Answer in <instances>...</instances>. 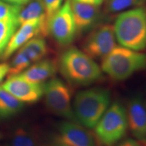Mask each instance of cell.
I'll list each match as a JSON object with an SVG mask.
<instances>
[{"label":"cell","mask_w":146,"mask_h":146,"mask_svg":"<svg viewBox=\"0 0 146 146\" xmlns=\"http://www.w3.org/2000/svg\"><path fill=\"white\" fill-rule=\"evenodd\" d=\"M58 68L71 85L86 87L102 78V70L94 60L76 47H71L60 56Z\"/></svg>","instance_id":"obj_1"},{"label":"cell","mask_w":146,"mask_h":146,"mask_svg":"<svg viewBox=\"0 0 146 146\" xmlns=\"http://www.w3.org/2000/svg\"><path fill=\"white\" fill-rule=\"evenodd\" d=\"M116 39L121 46L135 51L146 48V8L136 7L120 13L115 21Z\"/></svg>","instance_id":"obj_2"},{"label":"cell","mask_w":146,"mask_h":146,"mask_svg":"<svg viewBox=\"0 0 146 146\" xmlns=\"http://www.w3.org/2000/svg\"><path fill=\"white\" fill-rule=\"evenodd\" d=\"M110 103V93L106 89L94 87L78 91L72 104L76 121L87 129H94Z\"/></svg>","instance_id":"obj_3"},{"label":"cell","mask_w":146,"mask_h":146,"mask_svg":"<svg viewBox=\"0 0 146 146\" xmlns=\"http://www.w3.org/2000/svg\"><path fill=\"white\" fill-rule=\"evenodd\" d=\"M146 68V54L115 46L102 59L101 69L114 81H124L138 71Z\"/></svg>","instance_id":"obj_4"},{"label":"cell","mask_w":146,"mask_h":146,"mask_svg":"<svg viewBox=\"0 0 146 146\" xmlns=\"http://www.w3.org/2000/svg\"><path fill=\"white\" fill-rule=\"evenodd\" d=\"M128 129L127 109L118 102L110 104L94 127L97 140L104 146H114L119 143Z\"/></svg>","instance_id":"obj_5"},{"label":"cell","mask_w":146,"mask_h":146,"mask_svg":"<svg viewBox=\"0 0 146 146\" xmlns=\"http://www.w3.org/2000/svg\"><path fill=\"white\" fill-rule=\"evenodd\" d=\"M45 105L52 113L66 120L76 122L69 87L59 78H51L43 83Z\"/></svg>","instance_id":"obj_6"},{"label":"cell","mask_w":146,"mask_h":146,"mask_svg":"<svg viewBox=\"0 0 146 146\" xmlns=\"http://www.w3.org/2000/svg\"><path fill=\"white\" fill-rule=\"evenodd\" d=\"M47 32L62 45L70 44L75 39L77 33L70 0H66L61 8L49 19Z\"/></svg>","instance_id":"obj_7"},{"label":"cell","mask_w":146,"mask_h":146,"mask_svg":"<svg viewBox=\"0 0 146 146\" xmlns=\"http://www.w3.org/2000/svg\"><path fill=\"white\" fill-rule=\"evenodd\" d=\"M116 41L112 25H103L89 35L83 43V52L93 59H103L116 46Z\"/></svg>","instance_id":"obj_8"},{"label":"cell","mask_w":146,"mask_h":146,"mask_svg":"<svg viewBox=\"0 0 146 146\" xmlns=\"http://www.w3.org/2000/svg\"><path fill=\"white\" fill-rule=\"evenodd\" d=\"M81 124L65 120L58 125V135L55 143L67 146H98L94 135Z\"/></svg>","instance_id":"obj_9"},{"label":"cell","mask_w":146,"mask_h":146,"mask_svg":"<svg viewBox=\"0 0 146 146\" xmlns=\"http://www.w3.org/2000/svg\"><path fill=\"white\" fill-rule=\"evenodd\" d=\"M47 35H48V32L47 23L45 21L35 19L22 24L11 38L1 59H8L35 36H43Z\"/></svg>","instance_id":"obj_10"},{"label":"cell","mask_w":146,"mask_h":146,"mask_svg":"<svg viewBox=\"0 0 146 146\" xmlns=\"http://www.w3.org/2000/svg\"><path fill=\"white\" fill-rule=\"evenodd\" d=\"M0 87L24 104L35 103L43 96V83H32L18 75L8 78Z\"/></svg>","instance_id":"obj_11"},{"label":"cell","mask_w":146,"mask_h":146,"mask_svg":"<svg viewBox=\"0 0 146 146\" xmlns=\"http://www.w3.org/2000/svg\"><path fill=\"white\" fill-rule=\"evenodd\" d=\"M126 109L129 130L136 140L146 145V104L136 96L129 100Z\"/></svg>","instance_id":"obj_12"},{"label":"cell","mask_w":146,"mask_h":146,"mask_svg":"<svg viewBox=\"0 0 146 146\" xmlns=\"http://www.w3.org/2000/svg\"><path fill=\"white\" fill-rule=\"evenodd\" d=\"M76 33H85L94 29L99 23L101 14L99 6L70 0Z\"/></svg>","instance_id":"obj_13"},{"label":"cell","mask_w":146,"mask_h":146,"mask_svg":"<svg viewBox=\"0 0 146 146\" xmlns=\"http://www.w3.org/2000/svg\"><path fill=\"white\" fill-rule=\"evenodd\" d=\"M56 71L57 65L54 61L42 59L30 66L18 76L32 83H43L54 77Z\"/></svg>","instance_id":"obj_14"},{"label":"cell","mask_w":146,"mask_h":146,"mask_svg":"<svg viewBox=\"0 0 146 146\" xmlns=\"http://www.w3.org/2000/svg\"><path fill=\"white\" fill-rule=\"evenodd\" d=\"M35 19L45 21L47 23L46 12L42 0L29 1L28 3L22 6L17 17L19 27L26 22Z\"/></svg>","instance_id":"obj_15"},{"label":"cell","mask_w":146,"mask_h":146,"mask_svg":"<svg viewBox=\"0 0 146 146\" xmlns=\"http://www.w3.org/2000/svg\"><path fill=\"white\" fill-rule=\"evenodd\" d=\"M24 103L0 87V118L6 119L18 114Z\"/></svg>","instance_id":"obj_16"},{"label":"cell","mask_w":146,"mask_h":146,"mask_svg":"<svg viewBox=\"0 0 146 146\" xmlns=\"http://www.w3.org/2000/svg\"><path fill=\"white\" fill-rule=\"evenodd\" d=\"M18 27L19 25L16 17L0 20V59L2 58L11 38Z\"/></svg>","instance_id":"obj_17"},{"label":"cell","mask_w":146,"mask_h":146,"mask_svg":"<svg viewBox=\"0 0 146 146\" xmlns=\"http://www.w3.org/2000/svg\"><path fill=\"white\" fill-rule=\"evenodd\" d=\"M11 146H41L38 139L32 131L19 127L14 131L11 138Z\"/></svg>","instance_id":"obj_18"},{"label":"cell","mask_w":146,"mask_h":146,"mask_svg":"<svg viewBox=\"0 0 146 146\" xmlns=\"http://www.w3.org/2000/svg\"><path fill=\"white\" fill-rule=\"evenodd\" d=\"M32 62L26 56L23 51L18 50L17 54L12 59L9 64V71L8 73V78L11 76L18 75L24 70L29 68Z\"/></svg>","instance_id":"obj_19"},{"label":"cell","mask_w":146,"mask_h":146,"mask_svg":"<svg viewBox=\"0 0 146 146\" xmlns=\"http://www.w3.org/2000/svg\"><path fill=\"white\" fill-rule=\"evenodd\" d=\"M146 0H108L107 10L111 13L123 12L131 8L142 6Z\"/></svg>","instance_id":"obj_20"},{"label":"cell","mask_w":146,"mask_h":146,"mask_svg":"<svg viewBox=\"0 0 146 146\" xmlns=\"http://www.w3.org/2000/svg\"><path fill=\"white\" fill-rule=\"evenodd\" d=\"M22 6L8 3L0 0V20L8 18H17Z\"/></svg>","instance_id":"obj_21"},{"label":"cell","mask_w":146,"mask_h":146,"mask_svg":"<svg viewBox=\"0 0 146 146\" xmlns=\"http://www.w3.org/2000/svg\"><path fill=\"white\" fill-rule=\"evenodd\" d=\"M63 1L64 0H42L46 12L47 25L49 19L61 8Z\"/></svg>","instance_id":"obj_22"},{"label":"cell","mask_w":146,"mask_h":146,"mask_svg":"<svg viewBox=\"0 0 146 146\" xmlns=\"http://www.w3.org/2000/svg\"><path fill=\"white\" fill-rule=\"evenodd\" d=\"M116 146H145V145L136 140L135 139L128 138L118 143Z\"/></svg>","instance_id":"obj_23"},{"label":"cell","mask_w":146,"mask_h":146,"mask_svg":"<svg viewBox=\"0 0 146 146\" xmlns=\"http://www.w3.org/2000/svg\"><path fill=\"white\" fill-rule=\"evenodd\" d=\"M9 71V64L8 63H1L0 64V85L1 82L8 75Z\"/></svg>","instance_id":"obj_24"},{"label":"cell","mask_w":146,"mask_h":146,"mask_svg":"<svg viewBox=\"0 0 146 146\" xmlns=\"http://www.w3.org/2000/svg\"><path fill=\"white\" fill-rule=\"evenodd\" d=\"M74 1H78L84 3H87V4L94 5L96 6H100V5L103 3L104 0H74Z\"/></svg>","instance_id":"obj_25"},{"label":"cell","mask_w":146,"mask_h":146,"mask_svg":"<svg viewBox=\"0 0 146 146\" xmlns=\"http://www.w3.org/2000/svg\"><path fill=\"white\" fill-rule=\"evenodd\" d=\"M3 1L8 3H10V4L23 6V5L26 4L31 0H3Z\"/></svg>","instance_id":"obj_26"},{"label":"cell","mask_w":146,"mask_h":146,"mask_svg":"<svg viewBox=\"0 0 146 146\" xmlns=\"http://www.w3.org/2000/svg\"><path fill=\"white\" fill-rule=\"evenodd\" d=\"M54 146H67V145H64V144H61V143H55Z\"/></svg>","instance_id":"obj_27"},{"label":"cell","mask_w":146,"mask_h":146,"mask_svg":"<svg viewBox=\"0 0 146 146\" xmlns=\"http://www.w3.org/2000/svg\"><path fill=\"white\" fill-rule=\"evenodd\" d=\"M2 138H3V134L0 132V140H1Z\"/></svg>","instance_id":"obj_28"},{"label":"cell","mask_w":146,"mask_h":146,"mask_svg":"<svg viewBox=\"0 0 146 146\" xmlns=\"http://www.w3.org/2000/svg\"><path fill=\"white\" fill-rule=\"evenodd\" d=\"M0 146H8V145H0Z\"/></svg>","instance_id":"obj_29"}]
</instances>
